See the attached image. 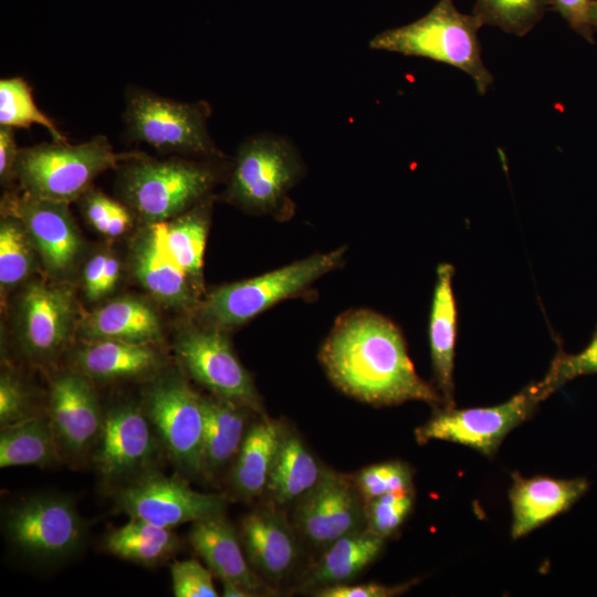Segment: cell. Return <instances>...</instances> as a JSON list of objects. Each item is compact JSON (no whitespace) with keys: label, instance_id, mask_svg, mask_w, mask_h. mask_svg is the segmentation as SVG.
<instances>
[{"label":"cell","instance_id":"cell-35","mask_svg":"<svg viewBox=\"0 0 597 597\" xmlns=\"http://www.w3.org/2000/svg\"><path fill=\"white\" fill-rule=\"evenodd\" d=\"M365 502L397 492L413 491V473L402 461L368 465L352 475Z\"/></svg>","mask_w":597,"mask_h":597},{"label":"cell","instance_id":"cell-21","mask_svg":"<svg viewBox=\"0 0 597 597\" xmlns=\"http://www.w3.org/2000/svg\"><path fill=\"white\" fill-rule=\"evenodd\" d=\"M587 489L583 478L514 476L510 490L511 536L517 540L568 510Z\"/></svg>","mask_w":597,"mask_h":597},{"label":"cell","instance_id":"cell-8","mask_svg":"<svg viewBox=\"0 0 597 597\" xmlns=\"http://www.w3.org/2000/svg\"><path fill=\"white\" fill-rule=\"evenodd\" d=\"M86 524L74 500L65 494L40 493L13 504L4 516L11 546L38 563H56L80 551Z\"/></svg>","mask_w":597,"mask_h":597},{"label":"cell","instance_id":"cell-9","mask_svg":"<svg viewBox=\"0 0 597 597\" xmlns=\"http://www.w3.org/2000/svg\"><path fill=\"white\" fill-rule=\"evenodd\" d=\"M552 395L543 381L533 383L507 401L484 408L438 407L418 427L415 437L423 444L442 440L470 447L483 454L496 451L505 436L531 417L541 401Z\"/></svg>","mask_w":597,"mask_h":597},{"label":"cell","instance_id":"cell-31","mask_svg":"<svg viewBox=\"0 0 597 597\" xmlns=\"http://www.w3.org/2000/svg\"><path fill=\"white\" fill-rule=\"evenodd\" d=\"M180 538L172 530L130 519L112 528L104 538V548L112 555L145 567H156L180 548Z\"/></svg>","mask_w":597,"mask_h":597},{"label":"cell","instance_id":"cell-24","mask_svg":"<svg viewBox=\"0 0 597 597\" xmlns=\"http://www.w3.org/2000/svg\"><path fill=\"white\" fill-rule=\"evenodd\" d=\"M84 341L115 339L154 344L163 336L154 308L142 300L125 296L104 304L80 322Z\"/></svg>","mask_w":597,"mask_h":597},{"label":"cell","instance_id":"cell-27","mask_svg":"<svg viewBox=\"0 0 597 597\" xmlns=\"http://www.w3.org/2000/svg\"><path fill=\"white\" fill-rule=\"evenodd\" d=\"M385 540L366 527L339 537L325 547L301 587L314 590L349 583L380 555Z\"/></svg>","mask_w":597,"mask_h":597},{"label":"cell","instance_id":"cell-2","mask_svg":"<svg viewBox=\"0 0 597 597\" xmlns=\"http://www.w3.org/2000/svg\"><path fill=\"white\" fill-rule=\"evenodd\" d=\"M221 160L177 156L158 160L138 151L117 167L118 189L126 205L147 223L166 221L210 196L226 172Z\"/></svg>","mask_w":597,"mask_h":597},{"label":"cell","instance_id":"cell-1","mask_svg":"<svg viewBox=\"0 0 597 597\" xmlns=\"http://www.w3.org/2000/svg\"><path fill=\"white\" fill-rule=\"evenodd\" d=\"M318 357L331 381L362 402L446 406L438 389L417 374L400 329L373 311L355 310L339 317Z\"/></svg>","mask_w":597,"mask_h":597},{"label":"cell","instance_id":"cell-14","mask_svg":"<svg viewBox=\"0 0 597 597\" xmlns=\"http://www.w3.org/2000/svg\"><path fill=\"white\" fill-rule=\"evenodd\" d=\"M46 413L62 462L83 467L90 461L104 420L93 381L76 370L55 375L49 387Z\"/></svg>","mask_w":597,"mask_h":597},{"label":"cell","instance_id":"cell-11","mask_svg":"<svg viewBox=\"0 0 597 597\" xmlns=\"http://www.w3.org/2000/svg\"><path fill=\"white\" fill-rule=\"evenodd\" d=\"M143 407L176 468L189 476L200 475L202 396L179 375L160 376L147 388Z\"/></svg>","mask_w":597,"mask_h":597},{"label":"cell","instance_id":"cell-7","mask_svg":"<svg viewBox=\"0 0 597 597\" xmlns=\"http://www.w3.org/2000/svg\"><path fill=\"white\" fill-rule=\"evenodd\" d=\"M346 248L317 253L262 275L212 290L198 306L208 326L228 329L254 318L274 304L298 295L343 263Z\"/></svg>","mask_w":597,"mask_h":597},{"label":"cell","instance_id":"cell-47","mask_svg":"<svg viewBox=\"0 0 597 597\" xmlns=\"http://www.w3.org/2000/svg\"><path fill=\"white\" fill-rule=\"evenodd\" d=\"M589 19L590 23L594 28V30H597V0H593L590 11H589Z\"/></svg>","mask_w":597,"mask_h":597},{"label":"cell","instance_id":"cell-4","mask_svg":"<svg viewBox=\"0 0 597 597\" xmlns=\"http://www.w3.org/2000/svg\"><path fill=\"white\" fill-rule=\"evenodd\" d=\"M304 175L305 165L290 138L260 133L239 145L223 197L251 213L287 217L294 209L289 192Z\"/></svg>","mask_w":597,"mask_h":597},{"label":"cell","instance_id":"cell-33","mask_svg":"<svg viewBox=\"0 0 597 597\" xmlns=\"http://www.w3.org/2000/svg\"><path fill=\"white\" fill-rule=\"evenodd\" d=\"M35 248L22 222L2 216L0 223V285L11 289L24 281L34 266Z\"/></svg>","mask_w":597,"mask_h":597},{"label":"cell","instance_id":"cell-41","mask_svg":"<svg viewBox=\"0 0 597 597\" xmlns=\"http://www.w3.org/2000/svg\"><path fill=\"white\" fill-rule=\"evenodd\" d=\"M412 583L387 586L379 583L339 584L314 589L316 597H391L405 593Z\"/></svg>","mask_w":597,"mask_h":597},{"label":"cell","instance_id":"cell-10","mask_svg":"<svg viewBox=\"0 0 597 597\" xmlns=\"http://www.w3.org/2000/svg\"><path fill=\"white\" fill-rule=\"evenodd\" d=\"M175 353L186 375L212 396L265 415L252 376L233 352L224 329L188 326L177 335Z\"/></svg>","mask_w":597,"mask_h":597},{"label":"cell","instance_id":"cell-15","mask_svg":"<svg viewBox=\"0 0 597 597\" xmlns=\"http://www.w3.org/2000/svg\"><path fill=\"white\" fill-rule=\"evenodd\" d=\"M294 526L311 544L324 548L365 528V501L353 478L324 469L318 482L296 502Z\"/></svg>","mask_w":597,"mask_h":597},{"label":"cell","instance_id":"cell-17","mask_svg":"<svg viewBox=\"0 0 597 597\" xmlns=\"http://www.w3.org/2000/svg\"><path fill=\"white\" fill-rule=\"evenodd\" d=\"M75 300L71 289L33 282L19 305V338L23 353L35 363L60 355L71 335Z\"/></svg>","mask_w":597,"mask_h":597},{"label":"cell","instance_id":"cell-3","mask_svg":"<svg viewBox=\"0 0 597 597\" xmlns=\"http://www.w3.org/2000/svg\"><path fill=\"white\" fill-rule=\"evenodd\" d=\"M481 27L475 15L460 12L453 0H439L420 19L377 33L368 46L449 64L470 75L478 93L484 95L494 78L482 61Z\"/></svg>","mask_w":597,"mask_h":597},{"label":"cell","instance_id":"cell-19","mask_svg":"<svg viewBox=\"0 0 597 597\" xmlns=\"http://www.w3.org/2000/svg\"><path fill=\"white\" fill-rule=\"evenodd\" d=\"M188 542L221 582H231L255 596H273L276 589L250 566L239 533L224 514L191 523Z\"/></svg>","mask_w":597,"mask_h":597},{"label":"cell","instance_id":"cell-36","mask_svg":"<svg viewBox=\"0 0 597 597\" xmlns=\"http://www.w3.org/2000/svg\"><path fill=\"white\" fill-rule=\"evenodd\" d=\"M81 209L88 223L107 237L123 234L133 222L130 208L92 187L81 198Z\"/></svg>","mask_w":597,"mask_h":597},{"label":"cell","instance_id":"cell-23","mask_svg":"<svg viewBox=\"0 0 597 597\" xmlns=\"http://www.w3.org/2000/svg\"><path fill=\"white\" fill-rule=\"evenodd\" d=\"M454 269L449 263L437 268L429 318V345L437 389L444 407H454L453 366L457 337V305L452 287Z\"/></svg>","mask_w":597,"mask_h":597},{"label":"cell","instance_id":"cell-40","mask_svg":"<svg viewBox=\"0 0 597 597\" xmlns=\"http://www.w3.org/2000/svg\"><path fill=\"white\" fill-rule=\"evenodd\" d=\"M176 597H217L212 572L196 559L176 561L170 565Z\"/></svg>","mask_w":597,"mask_h":597},{"label":"cell","instance_id":"cell-37","mask_svg":"<svg viewBox=\"0 0 597 597\" xmlns=\"http://www.w3.org/2000/svg\"><path fill=\"white\" fill-rule=\"evenodd\" d=\"M413 491L389 493L365 502L366 528L387 538L395 534L413 505Z\"/></svg>","mask_w":597,"mask_h":597},{"label":"cell","instance_id":"cell-5","mask_svg":"<svg viewBox=\"0 0 597 597\" xmlns=\"http://www.w3.org/2000/svg\"><path fill=\"white\" fill-rule=\"evenodd\" d=\"M211 111L207 101L182 102L128 85L122 115L125 136L161 154L224 159L209 133Z\"/></svg>","mask_w":597,"mask_h":597},{"label":"cell","instance_id":"cell-34","mask_svg":"<svg viewBox=\"0 0 597 597\" xmlns=\"http://www.w3.org/2000/svg\"><path fill=\"white\" fill-rule=\"evenodd\" d=\"M551 0H475L472 14L482 25L523 36L543 18Z\"/></svg>","mask_w":597,"mask_h":597},{"label":"cell","instance_id":"cell-44","mask_svg":"<svg viewBox=\"0 0 597 597\" xmlns=\"http://www.w3.org/2000/svg\"><path fill=\"white\" fill-rule=\"evenodd\" d=\"M107 256V253H97L87 261L84 268L83 285L85 295L90 301L103 297L102 284Z\"/></svg>","mask_w":597,"mask_h":597},{"label":"cell","instance_id":"cell-38","mask_svg":"<svg viewBox=\"0 0 597 597\" xmlns=\"http://www.w3.org/2000/svg\"><path fill=\"white\" fill-rule=\"evenodd\" d=\"M40 410L23 380L10 370L0 376V428L45 413Z\"/></svg>","mask_w":597,"mask_h":597},{"label":"cell","instance_id":"cell-29","mask_svg":"<svg viewBox=\"0 0 597 597\" xmlns=\"http://www.w3.org/2000/svg\"><path fill=\"white\" fill-rule=\"evenodd\" d=\"M59 462L62 459L46 412L1 428L0 468H45Z\"/></svg>","mask_w":597,"mask_h":597},{"label":"cell","instance_id":"cell-26","mask_svg":"<svg viewBox=\"0 0 597 597\" xmlns=\"http://www.w3.org/2000/svg\"><path fill=\"white\" fill-rule=\"evenodd\" d=\"M283 428L266 415L250 425L230 472L231 486L241 499L265 493Z\"/></svg>","mask_w":597,"mask_h":597},{"label":"cell","instance_id":"cell-18","mask_svg":"<svg viewBox=\"0 0 597 597\" xmlns=\"http://www.w3.org/2000/svg\"><path fill=\"white\" fill-rule=\"evenodd\" d=\"M296 528L275 504L258 507L240 523V540L250 566L269 584L282 582L298 558Z\"/></svg>","mask_w":597,"mask_h":597},{"label":"cell","instance_id":"cell-20","mask_svg":"<svg viewBox=\"0 0 597 597\" xmlns=\"http://www.w3.org/2000/svg\"><path fill=\"white\" fill-rule=\"evenodd\" d=\"M132 261L137 280L156 300L176 308L197 305V291L171 256L159 221L147 223L133 244Z\"/></svg>","mask_w":597,"mask_h":597},{"label":"cell","instance_id":"cell-43","mask_svg":"<svg viewBox=\"0 0 597 597\" xmlns=\"http://www.w3.org/2000/svg\"><path fill=\"white\" fill-rule=\"evenodd\" d=\"M19 150L14 128L0 126V180L2 185H9L17 179Z\"/></svg>","mask_w":597,"mask_h":597},{"label":"cell","instance_id":"cell-32","mask_svg":"<svg viewBox=\"0 0 597 597\" xmlns=\"http://www.w3.org/2000/svg\"><path fill=\"white\" fill-rule=\"evenodd\" d=\"M43 126L53 142L65 143L67 137L35 104L31 85L22 76L0 80V126L29 129Z\"/></svg>","mask_w":597,"mask_h":597},{"label":"cell","instance_id":"cell-42","mask_svg":"<svg viewBox=\"0 0 597 597\" xmlns=\"http://www.w3.org/2000/svg\"><path fill=\"white\" fill-rule=\"evenodd\" d=\"M591 3L593 0H551L549 7L561 14L575 32L593 42L595 30L589 19Z\"/></svg>","mask_w":597,"mask_h":597},{"label":"cell","instance_id":"cell-46","mask_svg":"<svg viewBox=\"0 0 597 597\" xmlns=\"http://www.w3.org/2000/svg\"><path fill=\"white\" fill-rule=\"evenodd\" d=\"M222 583V596L224 597H254L248 589L242 586L231 583V582H221Z\"/></svg>","mask_w":597,"mask_h":597},{"label":"cell","instance_id":"cell-13","mask_svg":"<svg viewBox=\"0 0 597 597\" xmlns=\"http://www.w3.org/2000/svg\"><path fill=\"white\" fill-rule=\"evenodd\" d=\"M228 503L222 494L198 492L182 478L156 470L114 491L119 512L169 530L224 514Z\"/></svg>","mask_w":597,"mask_h":597},{"label":"cell","instance_id":"cell-45","mask_svg":"<svg viewBox=\"0 0 597 597\" xmlns=\"http://www.w3.org/2000/svg\"><path fill=\"white\" fill-rule=\"evenodd\" d=\"M119 272V261L114 255L108 254L102 284L103 296L114 290L118 281Z\"/></svg>","mask_w":597,"mask_h":597},{"label":"cell","instance_id":"cell-22","mask_svg":"<svg viewBox=\"0 0 597 597\" xmlns=\"http://www.w3.org/2000/svg\"><path fill=\"white\" fill-rule=\"evenodd\" d=\"M72 362L73 370L96 383L149 377L163 365L153 344L115 339L84 341Z\"/></svg>","mask_w":597,"mask_h":597},{"label":"cell","instance_id":"cell-30","mask_svg":"<svg viewBox=\"0 0 597 597\" xmlns=\"http://www.w3.org/2000/svg\"><path fill=\"white\" fill-rule=\"evenodd\" d=\"M211 196L161 224L167 248L196 291L202 285L203 254L209 229Z\"/></svg>","mask_w":597,"mask_h":597},{"label":"cell","instance_id":"cell-25","mask_svg":"<svg viewBox=\"0 0 597 597\" xmlns=\"http://www.w3.org/2000/svg\"><path fill=\"white\" fill-rule=\"evenodd\" d=\"M205 429L200 475L212 479L235 459L249 429L251 410L220 399L202 396Z\"/></svg>","mask_w":597,"mask_h":597},{"label":"cell","instance_id":"cell-28","mask_svg":"<svg viewBox=\"0 0 597 597\" xmlns=\"http://www.w3.org/2000/svg\"><path fill=\"white\" fill-rule=\"evenodd\" d=\"M323 471L300 434L284 426L265 492L277 506L297 502Z\"/></svg>","mask_w":597,"mask_h":597},{"label":"cell","instance_id":"cell-39","mask_svg":"<svg viewBox=\"0 0 597 597\" xmlns=\"http://www.w3.org/2000/svg\"><path fill=\"white\" fill-rule=\"evenodd\" d=\"M588 374H597V328L582 352L557 354L543 380L553 394L569 380Z\"/></svg>","mask_w":597,"mask_h":597},{"label":"cell","instance_id":"cell-12","mask_svg":"<svg viewBox=\"0 0 597 597\" xmlns=\"http://www.w3.org/2000/svg\"><path fill=\"white\" fill-rule=\"evenodd\" d=\"M161 449L143 405L122 402L104 411L90 461L102 481L117 490L155 471Z\"/></svg>","mask_w":597,"mask_h":597},{"label":"cell","instance_id":"cell-6","mask_svg":"<svg viewBox=\"0 0 597 597\" xmlns=\"http://www.w3.org/2000/svg\"><path fill=\"white\" fill-rule=\"evenodd\" d=\"M138 151L116 153L104 135L80 144L51 142L20 148L15 174L21 190L45 200L70 203L102 172L117 168Z\"/></svg>","mask_w":597,"mask_h":597},{"label":"cell","instance_id":"cell-16","mask_svg":"<svg viewBox=\"0 0 597 597\" xmlns=\"http://www.w3.org/2000/svg\"><path fill=\"white\" fill-rule=\"evenodd\" d=\"M3 216L19 219L28 231L48 273L67 275L81 252L82 240L69 210V203L22 193H6Z\"/></svg>","mask_w":597,"mask_h":597}]
</instances>
